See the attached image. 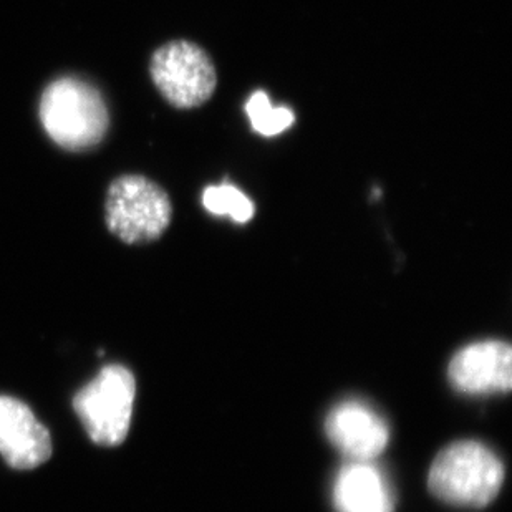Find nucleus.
<instances>
[{"instance_id": "obj_1", "label": "nucleus", "mask_w": 512, "mask_h": 512, "mask_svg": "<svg viewBox=\"0 0 512 512\" xmlns=\"http://www.w3.org/2000/svg\"><path fill=\"white\" fill-rule=\"evenodd\" d=\"M39 115L47 135L68 151L92 150L102 143L110 125L102 93L77 77L50 83L40 98Z\"/></svg>"}, {"instance_id": "obj_2", "label": "nucleus", "mask_w": 512, "mask_h": 512, "mask_svg": "<svg viewBox=\"0 0 512 512\" xmlns=\"http://www.w3.org/2000/svg\"><path fill=\"white\" fill-rule=\"evenodd\" d=\"M503 461L478 441H456L438 453L428 474L430 493L461 508H484L503 486Z\"/></svg>"}, {"instance_id": "obj_3", "label": "nucleus", "mask_w": 512, "mask_h": 512, "mask_svg": "<svg viewBox=\"0 0 512 512\" xmlns=\"http://www.w3.org/2000/svg\"><path fill=\"white\" fill-rule=\"evenodd\" d=\"M171 216L170 196L145 176L125 174L108 188L107 226L126 244H148L160 239L170 226Z\"/></svg>"}, {"instance_id": "obj_4", "label": "nucleus", "mask_w": 512, "mask_h": 512, "mask_svg": "<svg viewBox=\"0 0 512 512\" xmlns=\"http://www.w3.org/2000/svg\"><path fill=\"white\" fill-rule=\"evenodd\" d=\"M136 380L123 365H107L73 398V410L90 440L118 446L126 440L135 403Z\"/></svg>"}, {"instance_id": "obj_5", "label": "nucleus", "mask_w": 512, "mask_h": 512, "mask_svg": "<svg viewBox=\"0 0 512 512\" xmlns=\"http://www.w3.org/2000/svg\"><path fill=\"white\" fill-rule=\"evenodd\" d=\"M150 73L158 92L179 110L201 107L218 87L213 58L189 40H173L155 50Z\"/></svg>"}, {"instance_id": "obj_6", "label": "nucleus", "mask_w": 512, "mask_h": 512, "mask_svg": "<svg viewBox=\"0 0 512 512\" xmlns=\"http://www.w3.org/2000/svg\"><path fill=\"white\" fill-rule=\"evenodd\" d=\"M448 378L456 392L466 395L511 392V345L503 340H484L461 348L450 362Z\"/></svg>"}, {"instance_id": "obj_7", "label": "nucleus", "mask_w": 512, "mask_h": 512, "mask_svg": "<svg viewBox=\"0 0 512 512\" xmlns=\"http://www.w3.org/2000/svg\"><path fill=\"white\" fill-rule=\"evenodd\" d=\"M330 443L350 461H372L390 441L387 421L362 401L348 400L335 406L325 420Z\"/></svg>"}, {"instance_id": "obj_8", "label": "nucleus", "mask_w": 512, "mask_h": 512, "mask_svg": "<svg viewBox=\"0 0 512 512\" xmlns=\"http://www.w3.org/2000/svg\"><path fill=\"white\" fill-rule=\"evenodd\" d=\"M0 455L10 468L30 471L52 456V438L29 406L0 395Z\"/></svg>"}, {"instance_id": "obj_9", "label": "nucleus", "mask_w": 512, "mask_h": 512, "mask_svg": "<svg viewBox=\"0 0 512 512\" xmlns=\"http://www.w3.org/2000/svg\"><path fill=\"white\" fill-rule=\"evenodd\" d=\"M334 504L339 512H393L395 498L382 469L350 461L335 478Z\"/></svg>"}, {"instance_id": "obj_10", "label": "nucleus", "mask_w": 512, "mask_h": 512, "mask_svg": "<svg viewBox=\"0 0 512 512\" xmlns=\"http://www.w3.org/2000/svg\"><path fill=\"white\" fill-rule=\"evenodd\" d=\"M246 112L252 130L262 136L281 135L295 121L294 112L290 108L272 107L271 98L262 90L252 93L246 103Z\"/></svg>"}, {"instance_id": "obj_11", "label": "nucleus", "mask_w": 512, "mask_h": 512, "mask_svg": "<svg viewBox=\"0 0 512 512\" xmlns=\"http://www.w3.org/2000/svg\"><path fill=\"white\" fill-rule=\"evenodd\" d=\"M203 204L209 213L229 216L239 224L249 223L256 213L251 199L232 184H218L204 189Z\"/></svg>"}]
</instances>
